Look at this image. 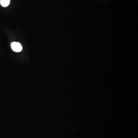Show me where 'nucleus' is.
<instances>
[{
	"label": "nucleus",
	"mask_w": 138,
	"mask_h": 138,
	"mask_svg": "<svg viewBox=\"0 0 138 138\" xmlns=\"http://www.w3.org/2000/svg\"><path fill=\"white\" fill-rule=\"evenodd\" d=\"M0 3L2 7H7L10 3V0H0Z\"/></svg>",
	"instance_id": "f03ea898"
},
{
	"label": "nucleus",
	"mask_w": 138,
	"mask_h": 138,
	"mask_svg": "<svg viewBox=\"0 0 138 138\" xmlns=\"http://www.w3.org/2000/svg\"><path fill=\"white\" fill-rule=\"evenodd\" d=\"M11 47L15 52H20L22 50V46L19 42H12L11 44Z\"/></svg>",
	"instance_id": "f257e3e1"
}]
</instances>
